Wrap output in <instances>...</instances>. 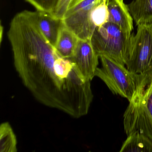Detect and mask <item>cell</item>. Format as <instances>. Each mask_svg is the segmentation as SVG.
<instances>
[{
	"mask_svg": "<svg viewBox=\"0 0 152 152\" xmlns=\"http://www.w3.org/2000/svg\"><path fill=\"white\" fill-rule=\"evenodd\" d=\"M13 54L22 82L39 102L74 118L88 113L93 98L91 81L70 58L60 56L45 37L25 39Z\"/></svg>",
	"mask_w": 152,
	"mask_h": 152,
	"instance_id": "cell-1",
	"label": "cell"
},
{
	"mask_svg": "<svg viewBox=\"0 0 152 152\" xmlns=\"http://www.w3.org/2000/svg\"><path fill=\"white\" fill-rule=\"evenodd\" d=\"M136 90L124 115V125L127 136L139 131L152 141V70L136 74Z\"/></svg>",
	"mask_w": 152,
	"mask_h": 152,
	"instance_id": "cell-2",
	"label": "cell"
},
{
	"mask_svg": "<svg viewBox=\"0 0 152 152\" xmlns=\"http://www.w3.org/2000/svg\"><path fill=\"white\" fill-rule=\"evenodd\" d=\"M132 35L108 22L96 27L91 41L99 57L105 56L126 66Z\"/></svg>",
	"mask_w": 152,
	"mask_h": 152,
	"instance_id": "cell-3",
	"label": "cell"
},
{
	"mask_svg": "<svg viewBox=\"0 0 152 152\" xmlns=\"http://www.w3.org/2000/svg\"><path fill=\"white\" fill-rule=\"evenodd\" d=\"M102 68H97L95 76L100 78L113 94L130 101L136 90V74L125 66L105 56L99 57Z\"/></svg>",
	"mask_w": 152,
	"mask_h": 152,
	"instance_id": "cell-4",
	"label": "cell"
},
{
	"mask_svg": "<svg viewBox=\"0 0 152 152\" xmlns=\"http://www.w3.org/2000/svg\"><path fill=\"white\" fill-rule=\"evenodd\" d=\"M132 34L126 66L132 73L142 75L152 70V24L138 25Z\"/></svg>",
	"mask_w": 152,
	"mask_h": 152,
	"instance_id": "cell-5",
	"label": "cell"
},
{
	"mask_svg": "<svg viewBox=\"0 0 152 152\" xmlns=\"http://www.w3.org/2000/svg\"><path fill=\"white\" fill-rule=\"evenodd\" d=\"M101 1L73 0L63 19L65 26L79 39L91 40L96 29L91 22V13Z\"/></svg>",
	"mask_w": 152,
	"mask_h": 152,
	"instance_id": "cell-6",
	"label": "cell"
},
{
	"mask_svg": "<svg viewBox=\"0 0 152 152\" xmlns=\"http://www.w3.org/2000/svg\"><path fill=\"white\" fill-rule=\"evenodd\" d=\"M99 57L91 41L79 39L74 54L70 59L75 64L84 79L91 81L95 76Z\"/></svg>",
	"mask_w": 152,
	"mask_h": 152,
	"instance_id": "cell-7",
	"label": "cell"
},
{
	"mask_svg": "<svg viewBox=\"0 0 152 152\" xmlns=\"http://www.w3.org/2000/svg\"><path fill=\"white\" fill-rule=\"evenodd\" d=\"M107 4L109 13L108 22L131 34L133 30V19L124 0H107Z\"/></svg>",
	"mask_w": 152,
	"mask_h": 152,
	"instance_id": "cell-8",
	"label": "cell"
},
{
	"mask_svg": "<svg viewBox=\"0 0 152 152\" xmlns=\"http://www.w3.org/2000/svg\"><path fill=\"white\" fill-rule=\"evenodd\" d=\"M37 18L38 25L48 41L55 47L62 26L63 20L56 18L50 13L37 11Z\"/></svg>",
	"mask_w": 152,
	"mask_h": 152,
	"instance_id": "cell-9",
	"label": "cell"
},
{
	"mask_svg": "<svg viewBox=\"0 0 152 152\" xmlns=\"http://www.w3.org/2000/svg\"><path fill=\"white\" fill-rule=\"evenodd\" d=\"M79 40V38L64 25L60 31L55 49L62 57L71 58L75 52Z\"/></svg>",
	"mask_w": 152,
	"mask_h": 152,
	"instance_id": "cell-10",
	"label": "cell"
},
{
	"mask_svg": "<svg viewBox=\"0 0 152 152\" xmlns=\"http://www.w3.org/2000/svg\"><path fill=\"white\" fill-rule=\"evenodd\" d=\"M128 7L137 26L152 24V0H133Z\"/></svg>",
	"mask_w": 152,
	"mask_h": 152,
	"instance_id": "cell-11",
	"label": "cell"
},
{
	"mask_svg": "<svg viewBox=\"0 0 152 152\" xmlns=\"http://www.w3.org/2000/svg\"><path fill=\"white\" fill-rule=\"evenodd\" d=\"M120 152H152V141L145 134L135 131L128 136Z\"/></svg>",
	"mask_w": 152,
	"mask_h": 152,
	"instance_id": "cell-12",
	"label": "cell"
},
{
	"mask_svg": "<svg viewBox=\"0 0 152 152\" xmlns=\"http://www.w3.org/2000/svg\"><path fill=\"white\" fill-rule=\"evenodd\" d=\"M17 140L9 123H3L0 126L1 152H17Z\"/></svg>",
	"mask_w": 152,
	"mask_h": 152,
	"instance_id": "cell-13",
	"label": "cell"
},
{
	"mask_svg": "<svg viewBox=\"0 0 152 152\" xmlns=\"http://www.w3.org/2000/svg\"><path fill=\"white\" fill-rule=\"evenodd\" d=\"M109 13L107 0L102 1L94 9L91 15V20L95 27H99L108 22Z\"/></svg>",
	"mask_w": 152,
	"mask_h": 152,
	"instance_id": "cell-14",
	"label": "cell"
},
{
	"mask_svg": "<svg viewBox=\"0 0 152 152\" xmlns=\"http://www.w3.org/2000/svg\"><path fill=\"white\" fill-rule=\"evenodd\" d=\"M32 5L37 11L53 14L59 0H26Z\"/></svg>",
	"mask_w": 152,
	"mask_h": 152,
	"instance_id": "cell-15",
	"label": "cell"
},
{
	"mask_svg": "<svg viewBox=\"0 0 152 152\" xmlns=\"http://www.w3.org/2000/svg\"><path fill=\"white\" fill-rule=\"evenodd\" d=\"M73 0H59L57 6L52 15L63 20Z\"/></svg>",
	"mask_w": 152,
	"mask_h": 152,
	"instance_id": "cell-16",
	"label": "cell"
}]
</instances>
